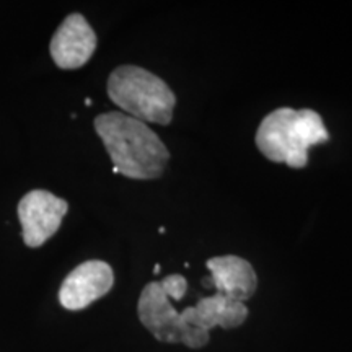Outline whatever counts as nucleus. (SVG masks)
Instances as JSON below:
<instances>
[{
	"label": "nucleus",
	"instance_id": "obj_1",
	"mask_svg": "<svg viewBox=\"0 0 352 352\" xmlns=\"http://www.w3.org/2000/svg\"><path fill=\"white\" fill-rule=\"evenodd\" d=\"M94 124L111 157L114 173L131 179L160 178L170 152L145 122L122 111H111L96 116Z\"/></svg>",
	"mask_w": 352,
	"mask_h": 352
},
{
	"label": "nucleus",
	"instance_id": "obj_2",
	"mask_svg": "<svg viewBox=\"0 0 352 352\" xmlns=\"http://www.w3.org/2000/svg\"><path fill=\"white\" fill-rule=\"evenodd\" d=\"M329 140V132L314 109L279 108L267 114L256 132L259 152L274 164L305 168L308 148Z\"/></svg>",
	"mask_w": 352,
	"mask_h": 352
},
{
	"label": "nucleus",
	"instance_id": "obj_3",
	"mask_svg": "<svg viewBox=\"0 0 352 352\" xmlns=\"http://www.w3.org/2000/svg\"><path fill=\"white\" fill-rule=\"evenodd\" d=\"M108 96L134 120L166 126L173 120L176 96L171 88L138 65H121L108 78Z\"/></svg>",
	"mask_w": 352,
	"mask_h": 352
},
{
	"label": "nucleus",
	"instance_id": "obj_4",
	"mask_svg": "<svg viewBox=\"0 0 352 352\" xmlns=\"http://www.w3.org/2000/svg\"><path fill=\"white\" fill-rule=\"evenodd\" d=\"M248 308L245 303L214 294L202 297L195 307L179 311L183 338L182 344L191 349H201L210 340V329L215 327L232 329L245 323Z\"/></svg>",
	"mask_w": 352,
	"mask_h": 352
},
{
	"label": "nucleus",
	"instance_id": "obj_5",
	"mask_svg": "<svg viewBox=\"0 0 352 352\" xmlns=\"http://www.w3.org/2000/svg\"><path fill=\"white\" fill-rule=\"evenodd\" d=\"M69 210L67 201L44 189L26 192L19 202V219L23 230L25 245L38 248L59 230Z\"/></svg>",
	"mask_w": 352,
	"mask_h": 352
},
{
	"label": "nucleus",
	"instance_id": "obj_6",
	"mask_svg": "<svg viewBox=\"0 0 352 352\" xmlns=\"http://www.w3.org/2000/svg\"><path fill=\"white\" fill-rule=\"evenodd\" d=\"M114 274L104 261L91 259L82 263L65 277L59 290L60 305L67 310H83L111 290Z\"/></svg>",
	"mask_w": 352,
	"mask_h": 352
},
{
	"label": "nucleus",
	"instance_id": "obj_7",
	"mask_svg": "<svg viewBox=\"0 0 352 352\" xmlns=\"http://www.w3.org/2000/svg\"><path fill=\"white\" fill-rule=\"evenodd\" d=\"M96 50V34L85 16L72 13L51 39V57L57 67L72 70L85 65Z\"/></svg>",
	"mask_w": 352,
	"mask_h": 352
},
{
	"label": "nucleus",
	"instance_id": "obj_8",
	"mask_svg": "<svg viewBox=\"0 0 352 352\" xmlns=\"http://www.w3.org/2000/svg\"><path fill=\"white\" fill-rule=\"evenodd\" d=\"M160 280L147 284L139 297L138 314L140 323L153 334L157 341L178 344L182 342L183 329L179 311L170 302Z\"/></svg>",
	"mask_w": 352,
	"mask_h": 352
},
{
	"label": "nucleus",
	"instance_id": "obj_9",
	"mask_svg": "<svg viewBox=\"0 0 352 352\" xmlns=\"http://www.w3.org/2000/svg\"><path fill=\"white\" fill-rule=\"evenodd\" d=\"M208 270L210 279L219 296L228 297L232 300H250L258 287V277L253 266L246 259L232 256H215L208 259Z\"/></svg>",
	"mask_w": 352,
	"mask_h": 352
},
{
	"label": "nucleus",
	"instance_id": "obj_10",
	"mask_svg": "<svg viewBox=\"0 0 352 352\" xmlns=\"http://www.w3.org/2000/svg\"><path fill=\"white\" fill-rule=\"evenodd\" d=\"M160 284L164 285L166 296L173 300H182V298L186 296L188 289V280L184 279L182 274H171L166 276L160 280Z\"/></svg>",
	"mask_w": 352,
	"mask_h": 352
},
{
	"label": "nucleus",
	"instance_id": "obj_11",
	"mask_svg": "<svg viewBox=\"0 0 352 352\" xmlns=\"http://www.w3.org/2000/svg\"><path fill=\"white\" fill-rule=\"evenodd\" d=\"M158 272H160V266H158V264H157L155 270H153V274H158Z\"/></svg>",
	"mask_w": 352,
	"mask_h": 352
}]
</instances>
